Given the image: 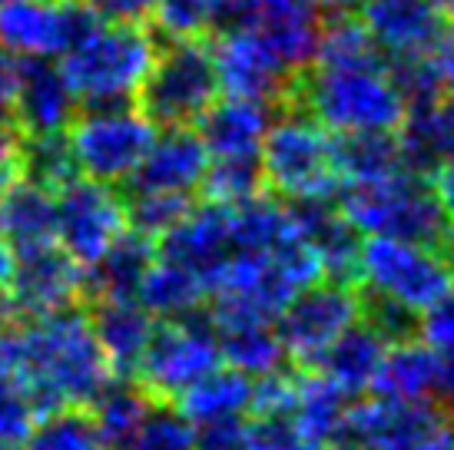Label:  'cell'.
Segmentation results:
<instances>
[{"label":"cell","instance_id":"cell-54","mask_svg":"<svg viewBox=\"0 0 454 450\" xmlns=\"http://www.w3.org/2000/svg\"><path fill=\"white\" fill-rule=\"evenodd\" d=\"M431 7H438L442 13H448V17H454V0H428Z\"/></svg>","mask_w":454,"mask_h":450},{"label":"cell","instance_id":"cell-34","mask_svg":"<svg viewBox=\"0 0 454 450\" xmlns=\"http://www.w3.org/2000/svg\"><path fill=\"white\" fill-rule=\"evenodd\" d=\"M335 163L341 182H368L408 169L395 133H348L335 136ZM339 182V186H341Z\"/></svg>","mask_w":454,"mask_h":450},{"label":"cell","instance_id":"cell-19","mask_svg":"<svg viewBox=\"0 0 454 450\" xmlns=\"http://www.w3.org/2000/svg\"><path fill=\"white\" fill-rule=\"evenodd\" d=\"M206 166H209V152L192 126H163V133L153 136L150 150L137 166V173L129 175L127 186L133 192L192 196L200 192Z\"/></svg>","mask_w":454,"mask_h":450},{"label":"cell","instance_id":"cell-24","mask_svg":"<svg viewBox=\"0 0 454 450\" xmlns=\"http://www.w3.org/2000/svg\"><path fill=\"white\" fill-rule=\"evenodd\" d=\"M289 206L292 213H295L299 229H302V236L316 249L325 278H335V282H352V278H358L362 236L345 222L339 206H328V199L289 202Z\"/></svg>","mask_w":454,"mask_h":450},{"label":"cell","instance_id":"cell-52","mask_svg":"<svg viewBox=\"0 0 454 450\" xmlns=\"http://www.w3.org/2000/svg\"><path fill=\"white\" fill-rule=\"evenodd\" d=\"M434 398H442L444 411L454 414V358L438 364V391H434Z\"/></svg>","mask_w":454,"mask_h":450},{"label":"cell","instance_id":"cell-20","mask_svg":"<svg viewBox=\"0 0 454 450\" xmlns=\"http://www.w3.org/2000/svg\"><path fill=\"white\" fill-rule=\"evenodd\" d=\"M269 103L246 100V97H226L215 100L200 120V139L209 159H259V146L265 139V129L272 123Z\"/></svg>","mask_w":454,"mask_h":450},{"label":"cell","instance_id":"cell-44","mask_svg":"<svg viewBox=\"0 0 454 450\" xmlns=\"http://www.w3.org/2000/svg\"><path fill=\"white\" fill-rule=\"evenodd\" d=\"M236 450H312L295 431L289 417H255L253 424H242Z\"/></svg>","mask_w":454,"mask_h":450},{"label":"cell","instance_id":"cell-49","mask_svg":"<svg viewBox=\"0 0 454 450\" xmlns=\"http://www.w3.org/2000/svg\"><path fill=\"white\" fill-rule=\"evenodd\" d=\"M13 265H17V252L0 238V322H7L11 314V282H13Z\"/></svg>","mask_w":454,"mask_h":450},{"label":"cell","instance_id":"cell-39","mask_svg":"<svg viewBox=\"0 0 454 450\" xmlns=\"http://www.w3.org/2000/svg\"><path fill=\"white\" fill-rule=\"evenodd\" d=\"M200 189L209 202L219 206H239L262 192V169L259 159H209Z\"/></svg>","mask_w":454,"mask_h":450},{"label":"cell","instance_id":"cell-15","mask_svg":"<svg viewBox=\"0 0 454 450\" xmlns=\"http://www.w3.org/2000/svg\"><path fill=\"white\" fill-rule=\"evenodd\" d=\"M87 295V268L57 242L17 252L11 282V312L24 318L70 312Z\"/></svg>","mask_w":454,"mask_h":450},{"label":"cell","instance_id":"cell-57","mask_svg":"<svg viewBox=\"0 0 454 450\" xmlns=\"http://www.w3.org/2000/svg\"><path fill=\"white\" fill-rule=\"evenodd\" d=\"M0 450H4V447H0Z\"/></svg>","mask_w":454,"mask_h":450},{"label":"cell","instance_id":"cell-9","mask_svg":"<svg viewBox=\"0 0 454 450\" xmlns=\"http://www.w3.org/2000/svg\"><path fill=\"white\" fill-rule=\"evenodd\" d=\"M223 364L219 354V335L213 325L186 318H163V325L153 328V338L137 375L139 384L150 391V398L176 400L183 391L196 384L200 377L215 371Z\"/></svg>","mask_w":454,"mask_h":450},{"label":"cell","instance_id":"cell-22","mask_svg":"<svg viewBox=\"0 0 454 450\" xmlns=\"http://www.w3.org/2000/svg\"><path fill=\"white\" fill-rule=\"evenodd\" d=\"M404 166L418 175H434L454 163V97L442 93L428 103L408 106L395 129Z\"/></svg>","mask_w":454,"mask_h":450},{"label":"cell","instance_id":"cell-3","mask_svg":"<svg viewBox=\"0 0 454 450\" xmlns=\"http://www.w3.org/2000/svg\"><path fill=\"white\" fill-rule=\"evenodd\" d=\"M335 136L348 133H395L402 126L408 100L391 80L388 66H305L292 103Z\"/></svg>","mask_w":454,"mask_h":450},{"label":"cell","instance_id":"cell-8","mask_svg":"<svg viewBox=\"0 0 454 450\" xmlns=\"http://www.w3.org/2000/svg\"><path fill=\"white\" fill-rule=\"evenodd\" d=\"M156 126L137 103L114 106H83L67 126V139L74 150L76 169L97 182H129L143 156L150 150Z\"/></svg>","mask_w":454,"mask_h":450},{"label":"cell","instance_id":"cell-56","mask_svg":"<svg viewBox=\"0 0 454 450\" xmlns=\"http://www.w3.org/2000/svg\"><path fill=\"white\" fill-rule=\"evenodd\" d=\"M0 4H4V0H0Z\"/></svg>","mask_w":454,"mask_h":450},{"label":"cell","instance_id":"cell-37","mask_svg":"<svg viewBox=\"0 0 454 450\" xmlns=\"http://www.w3.org/2000/svg\"><path fill=\"white\" fill-rule=\"evenodd\" d=\"M24 173L43 186H51L53 192L80 175L67 129L47 133V136H24Z\"/></svg>","mask_w":454,"mask_h":450},{"label":"cell","instance_id":"cell-6","mask_svg":"<svg viewBox=\"0 0 454 450\" xmlns=\"http://www.w3.org/2000/svg\"><path fill=\"white\" fill-rule=\"evenodd\" d=\"M259 169L262 186L272 189L278 199H332L341 182L335 163V133H328L299 106H286L282 116H272L265 129Z\"/></svg>","mask_w":454,"mask_h":450},{"label":"cell","instance_id":"cell-16","mask_svg":"<svg viewBox=\"0 0 454 450\" xmlns=\"http://www.w3.org/2000/svg\"><path fill=\"white\" fill-rule=\"evenodd\" d=\"M156 252L169 262L183 265L186 272H192L206 288H213L219 268L236 252L229 206L206 202L202 209H190L166 236L156 238Z\"/></svg>","mask_w":454,"mask_h":450},{"label":"cell","instance_id":"cell-27","mask_svg":"<svg viewBox=\"0 0 454 450\" xmlns=\"http://www.w3.org/2000/svg\"><path fill=\"white\" fill-rule=\"evenodd\" d=\"M438 364L434 351L418 338H391L368 391L388 400H431L438 391Z\"/></svg>","mask_w":454,"mask_h":450},{"label":"cell","instance_id":"cell-10","mask_svg":"<svg viewBox=\"0 0 454 450\" xmlns=\"http://www.w3.org/2000/svg\"><path fill=\"white\" fill-rule=\"evenodd\" d=\"M345 438L355 450H451L454 417L434 400L372 398L348 411Z\"/></svg>","mask_w":454,"mask_h":450},{"label":"cell","instance_id":"cell-51","mask_svg":"<svg viewBox=\"0 0 454 450\" xmlns=\"http://www.w3.org/2000/svg\"><path fill=\"white\" fill-rule=\"evenodd\" d=\"M434 196H438L444 215H448V225H454V163L434 173Z\"/></svg>","mask_w":454,"mask_h":450},{"label":"cell","instance_id":"cell-36","mask_svg":"<svg viewBox=\"0 0 454 450\" xmlns=\"http://www.w3.org/2000/svg\"><path fill=\"white\" fill-rule=\"evenodd\" d=\"M24 450H103L87 407H53L37 417Z\"/></svg>","mask_w":454,"mask_h":450},{"label":"cell","instance_id":"cell-33","mask_svg":"<svg viewBox=\"0 0 454 450\" xmlns=\"http://www.w3.org/2000/svg\"><path fill=\"white\" fill-rule=\"evenodd\" d=\"M90 407H93L90 417H93V424H97V434H100L103 447L127 450V444L133 440L139 424H143L146 414L153 411V400H150V391L143 388V384L114 381Z\"/></svg>","mask_w":454,"mask_h":450},{"label":"cell","instance_id":"cell-25","mask_svg":"<svg viewBox=\"0 0 454 450\" xmlns=\"http://www.w3.org/2000/svg\"><path fill=\"white\" fill-rule=\"evenodd\" d=\"M90 325H93V335L100 341L116 377L137 375L139 358L156 328V318L137 299H100Z\"/></svg>","mask_w":454,"mask_h":450},{"label":"cell","instance_id":"cell-7","mask_svg":"<svg viewBox=\"0 0 454 450\" xmlns=\"http://www.w3.org/2000/svg\"><path fill=\"white\" fill-rule=\"evenodd\" d=\"M219 93L223 87L209 37H176L156 50L133 103L153 126H192L219 100Z\"/></svg>","mask_w":454,"mask_h":450},{"label":"cell","instance_id":"cell-12","mask_svg":"<svg viewBox=\"0 0 454 450\" xmlns=\"http://www.w3.org/2000/svg\"><path fill=\"white\" fill-rule=\"evenodd\" d=\"M358 318H365V305L355 288L348 282L318 278L278 312L276 328L292 361L316 364Z\"/></svg>","mask_w":454,"mask_h":450},{"label":"cell","instance_id":"cell-17","mask_svg":"<svg viewBox=\"0 0 454 450\" xmlns=\"http://www.w3.org/2000/svg\"><path fill=\"white\" fill-rule=\"evenodd\" d=\"M362 24L381 47L385 60L395 57H434L448 34V13L428 0H365L358 7Z\"/></svg>","mask_w":454,"mask_h":450},{"label":"cell","instance_id":"cell-55","mask_svg":"<svg viewBox=\"0 0 454 450\" xmlns=\"http://www.w3.org/2000/svg\"><path fill=\"white\" fill-rule=\"evenodd\" d=\"M312 450H339V447H332V444H325V447H312Z\"/></svg>","mask_w":454,"mask_h":450},{"label":"cell","instance_id":"cell-21","mask_svg":"<svg viewBox=\"0 0 454 450\" xmlns=\"http://www.w3.org/2000/svg\"><path fill=\"white\" fill-rule=\"evenodd\" d=\"M76 106L80 103H76L74 89L60 74V66H53L51 60H40V57H30L20 93H17L11 110L20 133L24 136L64 133L70 120L76 116Z\"/></svg>","mask_w":454,"mask_h":450},{"label":"cell","instance_id":"cell-47","mask_svg":"<svg viewBox=\"0 0 454 450\" xmlns=\"http://www.w3.org/2000/svg\"><path fill=\"white\" fill-rule=\"evenodd\" d=\"M246 421H215L196 427V450H236Z\"/></svg>","mask_w":454,"mask_h":450},{"label":"cell","instance_id":"cell-43","mask_svg":"<svg viewBox=\"0 0 454 450\" xmlns=\"http://www.w3.org/2000/svg\"><path fill=\"white\" fill-rule=\"evenodd\" d=\"M418 341L434 351L438 361L454 358V288L418 314Z\"/></svg>","mask_w":454,"mask_h":450},{"label":"cell","instance_id":"cell-58","mask_svg":"<svg viewBox=\"0 0 454 450\" xmlns=\"http://www.w3.org/2000/svg\"><path fill=\"white\" fill-rule=\"evenodd\" d=\"M451 450H454V447H451Z\"/></svg>","mask_w":454,"mask_h":450},{"label":"cell","instance_id":"cell-38","mask_svg":"<svg viewBox=\"0 0 454 450\" xmlns=\"http://www.w3.org/2000/svg\"><path fill=\"white\" fill-rule=\"evenodd\" d=\"M150 17L156 37H209L219 17V0H153Z\"/></svg>","mask_w":454,"mask_h":450},{"label":"cell","instance_id":"cell-32","mask_svg":"<svg viewBox=\"0 0 454 450\" xmlns=\"http://www.w3.org/2000/svg\"><path fill=\"white\" fill-rule=\"evenodd\" d=\"M156 255V242L127 229V236L87 268V291L100 299H137L139 282Z\"/></svg>","mask_w":454,"mask_h":450},{"label":"cell","instance_id":"cell-46","mask_svg":"<svg viewBox=\"0 0 454 450\" xmlns=\"http://www.w3.org/2000/svg\"><path fill=\"white\" fill-rule=\"evenodd\" d=\"M24 175V133L11 112H0V192Z\"/></svg>","mask_w":454,"mask_h":450},{"label":"cell","instance_id":"cell-41","mask_svg":"<svg viewBox=\"0 0 454 450\" xmlns=\"http://www.w3.org/2000/svg\"><path fill=\"white\" fill-rule=\"evenodd\" d=\"M127 450H196V427L176 407H156L146 414Z\"/></svg>","mask_w":454,"mask_h":450},{"label":"cell","instance_id":"cell-31","mask_svg":"<svg viewBox=\"0 0 454 450\" xmlns=\"http://www.w3.org/2000/svg\"><path fill=\"white\" fill-rule=\"evenodd\" d=\"M209 299V288L200 278L186 272L183 265L163 259L160 252L153 255L146 275L139 282L137 301L153 314V318H186L196 314L200 305Z\"/></svg>","mask_w":454,"mask_h":450},{"label":"cell","instance_id":"cell-26","mask_svg":"<svg viewBox=\"0 0 454 450\" xmlns=\"http://www.w3.org/2000/svg\"><path fill=\"white\" fill-rule=\"evenodd\" d=\"M388 341L391 335L375 318L372 322L358 318L316 364L328 381H335L348 398H355V394L372 388V377H375L381 358H385Z\"/></svg>","mask_w":454,"mask_h":450},{"label":"cell","instance_id":"cell-18","mask_svg":"<svg viewBox=\"0 0 454 450\" xmlns=\"http://www.w3.org/2000/svg\"><path fill=\"white\" fill-rule=\"evenodd\" d=\"M322 24H325L322 0H249L242 20V27L255 30L295 74H302L316 60Z\"/></svg>","mask_w":454,"mask_h":450},{"label":"cell","instance_id":"cell-45","mask_svg":"<svg viewBox=\"0 0 454 450\" xmlns=\"http://www.w3.org/2000/svg\"><path fill=\"white\" fill-rule=\"evenodd\" d=\"M295 384L299 377L289 371H272L253 381V414L255 417H289L295 404Z\"/></svg>","mask_w":454,"mask_h":450},{"label":"cell","instance_id":"cell-42","mask_svg":"<svg viewBox=\"0 0 454 450\" xmlns=\"http://www.w3.org/2000/svg\"><path fill=\"white\" fill-rule=\"evenodd\" d=\"M37 417L40 411L34 407V400L24 394V388L11 377L0 375V447L24 450Z\"/></svg>","mask_w":454,"mask_h":450},{"label":"cell","instance_id":"cell-4","mask_svg":"<svg viewBox=\"0 0 454 450\" xmlns=\"http://www.w3.org/2000/svg\"><path fill=\"white\" fill-rule=\"evenodd\" d=\"M160 37L143 20H97L60 57V74L80 106H114L137 100Z\"/></svg>","mask_w":454,"mask_h":450},{"label":"cell","instance_id":"cell-50","mask_svg":"<svg viewBox=\"0 0 454 450\" xmlns=\"http://www.w3.org/2000/svg\"><path fill=\"white\" fill-rule=\"evenodd\" d=\"M434 63H438V74H442L444 93H451L454 97V27H448V34H444L442 43H438Z\"/></svg>","mask_w":454,"mask_h":450},{"label":"cell","instance_id":"cell-23","mask_svg":"<svg viewBox=\"0 0 454 450\" xmlns=\"http://www.w3.org/2000/svg\"><path fill=\"white\" fill-rule=\"evenodd\" d=\"M0 238L13 252L57 242V192L30 175L0 192Z\"/></svg>","mask_w":454,"mask_h":450},{"label":"cell","instance_id":"cell-35","mask_svg":"<svg viewBox=\"0 0 454 450\" xmlns=\"http://www.w3.org/2000/svg\"><path fill=\"white\" fill-rule=\"evenodd\" d=\"M316 66H381L385 53L352 11H335L325 17L316 47Z\"/></svg>","mask_w":454,"mask_h":450},{"label":"cell","instance_id":"cell-11","mask_svg":"<svg viewBox=\"0 0 454 450\" xmlns=\"http://www.w3.org/2000/svg\"><path fill=\"white\" fill-rule=\"evenodd\" d=\"M127 199L110 182L76 175L57 189V245L90 268L127 236Z\"/></svg>","mask_w":454,"mask_h":450},{"label":"cell","instance_id":"cell-28","mask_svg":"<svg viewBox=\"0 0 454 450\" xmlns=\"http://www.w3.org/2000/svg\"><path fill=\"white\" fill-rule=\"evenodd\" d=\"M348 400L352 398L335 381H328L322 371L305 375L295 384V404L289 411V421L309 447H325V444L345 438V421L352 411Z\"/></svg>","mask_w":454,"mask_h":450},{"label":"cell","instance_id":"cell-40","mask_svg":"<svg viewBox=\"0 0 454 450\" xmlns=\"http://www.w3.org/2000/svg\"><path fill=\"white\" fill-rule=\"evenodd\" d=\"M190 209L192 196H176V192H133L127 199L129 229L153 242L166 236Z\"/></svg>","mask_w":454,"mask_h":450},{"label":"cell","instance_id":"cell-30","mask_svg":"<svg viewBox=\"0 0 454 450\" xmlns=\"http://www.w3.org/2000/svg\"><path fill=\"white\" fill-rule=\"evenodd\" d=\"M213 328L219 335V354H223L226 368L253 377V381L272 375L289 361L276 322H229V325Z\"/></svg>","mask_w":454,"mask_h":450},{"label":"cell","instance_id":"cell-48","mask_svg":"<svg viewBox=\"0 0 454 450\" xmlns=\"http://www.w3.org/2000/svg\"><path fill=\"white\" fill-rule=\"evenodd\" d=\"M90 7L106 20H143L150 17L153 0H90Z\"/></svg>","mask_w":454,"mask_h":450},{"label":"cell","instance_id":"cell-13","mask_svg":"<svg viewBox=\"0 0 454 450\" xmlns=\"http://www.w3.org/2000/svg\"><path fill=\"white\" fill-rule=\"evenodd\" d=\"M209 47H213L219 87L229 97L259 100L278 110H286L292 103L299 74L278 60V53L255 30L249 27L215 30V37H209Z\"/></svg>","mask_w":454,"mask_h":450},{"label":"cell","instance_id":"cell-2","mask_svg":"<svg viewBox=\"0 0 454 450\" xmlns=\"http://www.w3.org/2000/svg\"><path fill=\"white\" fill-rule=\"evenodd\" d=\"M358 282L375 299V322L391 338L454 288V265L438 245L411 238L365 236L358 249Z\"/></svg>","mask_w":454,"mask_h":450},{"label":"cell","instance_id":"cell-14","mask_svg":"<svg viewBox=\"0 0 454 450\" xmlns=\"http://www.w3.org/2000/svg\"><path fill=\"white\" fill-rule=\"evenodd\" d=\"M103 20L90 0H4L0 4V47L51 60L76 37Z\"/></svg>","mask_w":454,"mask_h":450},{"label":"cell","instance_id":"cell-53","mask_svg":"<svg viewBox=\"0 0 454 450\" xmlns=\"http://www.w3.org/2000/svg\"><path fill=\"white\" fill-rule=\"evenodd\" d=\"M365 0H322V7L328 11H355V7H362Z\"/></svg>","mask_w":454,"mask_h":450},{"label":"cell","instance_id":"cell-1","mask_svg":"<svg viewBox=\"0 0 454 450\" xmlns=\"http://www.w3.org/2000/svg\"><path fill=\"white\" fill-rule=\"evenodd\" d=\"M0 375L17 381L40 414L53 407H90L116 381L87 314L57 312L0 322Z\"/></svg>","mask_w":454,"mask_h":450},{"label":"cell","instance_id":"cell-5","mask_svg":"<svg viewBox=\"0 0 454 450\" xmlns=\"http://www.w3.org/2000/svg\"><path fill=\"white\" fill-rule=\"evenodd\" d=\"M339 213L362 238L391 236L442 245L451 229L434 186L411 169H398L368 182H341Z\"/></svg>","mask_w":454,"mask_h":450},{"label":"cell","instance_id":"cell-29","mask_svg":"<svg viewBox=\"0 0 454 450\" xmlns=\"http://www.w3.org/2000/svg\"><path fill=\"white\" fill-rule=\"evenodd\" d=\"M176 411L192 427L215 424V421H246L253 414V377L232 368H215L176 398Z\"/></svg>","mask_w":454,"mask_h":450}]
</instances>
